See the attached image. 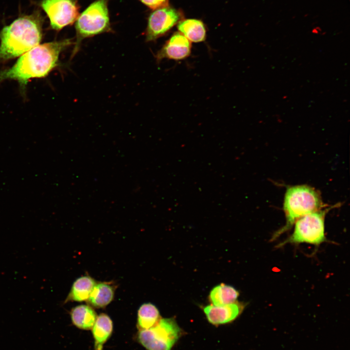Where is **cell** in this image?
<instances>
[{
  "label": "cell",
  "instance_id": "obj_1",
  "mask_svg": "<svg viewBox=\"0 0 350 350\" xmlns=\"http://www.w3.org/2000/svg\"><path fill=\"white\" fill-rule=\"evenodd\" d=\"M73 43L71 39H64L36 46L21 55L12 67L0 70V83L15 80L23 88L31 79L46 77L58 66L61 52Z\"/></svg>",
  "mask_w": 350,
  "mask_h": 350
},
{
  "label": "cell",
  "instance_id": "obj_2",
  "mask_svg": "<svg viewBox=\"0 0 350 350\" xmlns=\"http://www.w3.org/2000/svg\"><path fill=\"white\" fill-rule=\"evenodd\" d=\"M44 19L40 11L19 17L0 31V61L19 56L38 45Z\"/></svg>",
  "mask_w": 350,
  "mask_h": 350
},
{
  "label": "cell",
  "instance_id": "obj_3",
  "mask_svg": "<svg viewBox=\"0 0 350 350\" xmlns=\"http://www.w3.org/2000/svg\"><path fill=\"white\" fill-rule=\"evenodd\" d=\"M283 207L286 223L273 238H276L289 229L300 218L320 210L322 207V202L319 195L314 189L306 185H298L287 189Z\"/></svg>",
  "mask_w": 350,
  "mask_h": 350
},
{
  "label": "cell",
  "instance_id": "obj_4",
  "mask_svg": "<svg viewBox=\"0 0 350 350\" xmlns=\"http://www.w3.org/2000/svg\"><path fill=\"white\" fill-rule=\"evenodd\" d=\"M108 2V0H96L79 15L75 21L76 39L71 58L78 52L84 39L112 32Z\"/></svg>",
  "mask_w": 350,
  "mask_h": 350
},
{
  "label": "cell",
  "instance_id": "obj_5",
  "mask_svg": "<svg viewBox=\"0 0 350 350\" xmlns=\"http://www.w3.org/2000/svg\"><path fill=\"white\" fill-rule=\"evenodd\" d=\"M182 334L175 319L161 318L155 326L139 331L138 340L147 350H172Z\"/></svg>",
  "mask_w": 350,
  "mask_h": 350
},
{
  "label": "cell",
  "instance_id": "obj_6",
  "mask_svg": "<svg viewBox=\"0 0 350 350\" xmlns=\"http://www.w3.org/2000/svg\"><path fill=\"white\" fill-rule=\"evenodd\" d=\"M326 210H318L296 221L292 235L282 244L306 243L319 245L325 241L324 220Z\"/></svg>",
  "mask_w": 350,
  "mask_h": 350
},
{
  "label": "cell",
  "instance_id": "obj_7",
  "mask_svg": "<svg viewBox=\"0 0 350 350\" xmlns=\"http://www.w3.org/2000/svg\"><path fill=\"white\" fill-rule=\"evenodd\" d=\"M39 5L48 17L51 27L57 31L72 24L80 15L77 0H42Z\"/></svg>",
  "mask_w": 350,
  "mask_h": 350
},
{
  "label": "cell",
  "instance_id": "obj_8",
  "mask_svg": "<svg viewBox=\"0 0 350 350\" xmlns=\"http://www.w3.org/2000/svg\"><path fill=\"white\" fill-rule=\"evenodd\" d=\"M181 17L179 11L168 6L154 10L148 17L145 32L146 41H154L165 35L180 21Z\"/></svg>",
  "mask_w": 350,
  "mask_h": 350
},
{
  "label": "cell",
  "instance_id": "obj_9",
  "mask_svg": "<svg viewBox=\"0 0 350 350\" xmlns=\"http://www.w3.org/2000/svg\"><path fill=\"white\" fill-rule=\"evenodd\" d=\"M191 52L190 41L181 33H175L156 55L158 62L164 58L180 60L188 57Z\"/></svg>",
  "mask_w": 350,
  "mask_h": 350
},
{
  "label": "cell",
  "instance_id": "obj_10",
  "mask_svg": "<svg viewBox=\"0 0 350 350\" xmlns=\"http://www.w3.org/2000/svg\"><path fill=\"white\" fill-rule=\"evenodd\" d=\"M244 308L243 303L236 301L223 306L209 305L203 308V311L210 323L218 326L234 321L241 315Z\"/></svg>",
  "mask_w": 350,
  "mask_h": 350
},
{
  "label": "cell",
  "instance_id": "obj_11",
  "mask_svg": "<svg viewBox=\"0 0 350 350\" xmlns=\"http://www.w3.org/2000/svg\"><path fill=\"white\" fill-rule=\"evenodd\" d=\"M92 328L94 339V349L103 350L104 344L112 332V321L107 315L101 314L97 317Z\"/></svg>",
  "mask_w": 350,
  "mask_h": 350
},
{
  "label": "cell",
  "instance_id": "obj_12",
  "mask_svg": "<svg viewBox=\"0 0 350 350\" xmlns=\"http://www.w3.org/2000/svg\"><path fill=\"white\" fill-rule=\"evenodd\" d=\"M177 29L190 41L200 42L206 39V30L204 23L196 19H187L178 22Z\"/></svg>",
  "mask_w": 350,
  "mask_h": 350
},
{
  "label": "cell",
  "instance_id": "obj_13",
  "mask_svg": "<svg viewBox=\"0 0 350 350\" xmlns=\"http://www.w3.org/2000/svg\"><path fill=\"white\" fill-rule=\"evenodd\" d=\"M70 314L72 322L76 327L87 330L92 329L97 317L94 310L86 305L73 308Z\"/></svg>",
  "mask_w": 350,
  "mask_h": 350
},
{
  "label": "cell",
  "instance_id": "obj_14",
  "mask_svg": "<svg viewBox=\"0 0 350 350\" xmlns=\"http://www.w3.org/2000/svg\"><path fill=\"white\" fill-rule=\"evenodd\" d=\"M114 289L107 282L95 284L88 299V303L96 308H103L108 305L113 299Z\"/></svg>",
  "mask_w": 350,
  "mask_h": 350
},
{
  "label": "cell",
  "instance_id": "obj_15",
  "mask_svg": "<svg viewBox=\"0 0 350 350\" xmlns=\"http://www.w3.org/2000/svg\"><path fill=\"white\" fill-rule=\"evenodd\" d=\"M95 285L94 280L90 277L83 276L78 278L73 283L65 302L88 300Z\"/></svg>",
  "mask_w": 350,
  "mask_h": 350
},
{
  "label": "cell",
  "instance_id": "obj_16",
  "mask_svg": "<svg viewBox=\"0 0 350 350\" xmlns=\"http://www.w3.org/2000/svg\"><path fill=\"white\" fill-rule=\"evenodd\" d=\"M239 295L233 287L226 284H220L214 287L210 294V300L215 306H223L237 301Z\"/></svg>",
  "mask_w": 350,
  "mask_h": 350
},
{
  "label": "cell",
  "instance_id": "obj_17",
  "mask_svg": "<svg viewBox=\"0 0 350 350\" xmlns=\"http://www.w3.org/2000/svg\"><path fill=\"white\" fill-rule=\"evenodd\" d=\"M161 319L158 308L150 303L143 304L138 312L137 327L139 331L155 326Z\"/></svg>",
  "mask_w": 350,
  "mask_h": 350
},
{
  "label": "cell",
  "instance_id": "obj_18",
  "mask_svg": "<svg viewBox=\"0 0 350 350\" xmlns=\"http://www.w3.org/2000/svg\"><path fill=\"white\" fill-rule=\"evenodd\" d=\"M141 3L152 10L168 7L169 0H139Z\"/></svg>",
  "mask_w": 350,
  "mask_h": 350
},
{
  "label": "cell",
  "instance_id": "obj_19",
  "mask_svg": "<svg viewBox=\"0 0 350 350\" xmlns=\"http://www.w3.org/2000/svg\"><path fill=\"white\" fill-rule=\"evenodd\" d=\"M312 32L313 33L315 34H317L319 33V32L318 31V30L315 28H314L313 29Z\"/></svg>",
  "mask_w": 350,
  "mask_h": 350
},
{
  "label": "cell",
  "instance_id": "obj_20",
  "mask_svg": "<svg viewBox=\"0 0 350 350\" xmlns=\"http://www.w3.org/2000/svg\"><path fill=\"white\" fill-rule=\"evenodd\" d=\"M308 16V14H305V15L303 16V17H307Z\"/></svg>",
  "mask_w": 350,
  "mask_h": 350
}]
</instances>
